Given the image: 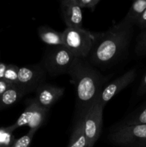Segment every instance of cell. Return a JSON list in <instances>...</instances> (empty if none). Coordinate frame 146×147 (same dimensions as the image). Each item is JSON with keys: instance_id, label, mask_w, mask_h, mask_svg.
<instances>
[{"instance_id": "6da1fadb", "label": "cell", "mask_w": 146, "mask_h": 147, "mask_svg": "<svg viewBox=\"0 0 146 147\" xmlns=\"http://www.w3.org/2000/svg\"><path fill=\"white\" fill-rule=\"evenodd\" d=\"M133 32V26L120 22L107 31L96 33L94 46L87 61L94 65L113 63L127 50Z\"/></svg>"}, {"instance_id": "7a4b0ae2", "label": "cell", "mask_w": 146, "mask_h": 147, "mask_svg": "<svg viewBox=\"0 0 146 147\" xmlns=\"http://www.w3.org/2000/svg\"><path fill=\"white\" fill-rule=\"evenodd\" d=\"M68 74L77 94L78 116L97 101L106 78L87 60L77 59Z\"/></svg>"}, {"instance_id": "3957f363", "label": "cell", "mask_w": 146, "mask_h": 147, "mask_svg": "<svg viewBox=\"0 0 146 147\" xmlns=\"http://www.w3.org/2000/svg\"><path fill=\"white\" fill-rule=\"evenodd\" d=\"M96 33L83 28L67 27L62 32L63 45L77 59L87 60L94 46Z\"/></svg>"}, {"instance_id": "277c9868", "label": "cell", "mask_w": 146, "mask_h": 147, "mask_svg": "<svg viewBox=\"0 0 146 147\" xmlns=\"http://www.w3.org/2000/svg\"><path fill=\"white\" fill-rule=\"evenodd\" d=\"M77 60V57L64 45L52 46L47 49L44 55L42 67L52 76L68 74Z\"/></svg>"}, {"instance_id": "5b68a950", "label": "cell", "mask_w": 146, "mask_h": 147, "mask_svg": "<svg viewBox=\"0 0 146 147\" xmlns=\"http://www.w3.org/2000/svg\"><path fill=\"white\" fill-rule=\"evenodd\" d=\"M112 144L123 147H146V124L127 126L120 123L108 135Z\"/></svg>"}, {"instance_id": "8992f818", "label": "cell", "mask_w": 146, "mask_h": 147, "mask_svg": "<svg viewBox=\"0 0 146 147\" xmlns=\"http://www.w3.org/2000/svg\"><path fill=\"white\" fill-rule=\"evenodd\" d=\"M26 107L17 121L8 126L13 132L17 129L27 126L30 131L36 132L44 123L49 110L39 105L34 98L28 99L25 101Z\"/></svg>"}, {"instance_id": "52a82bcc", "label": "cell", "mask_w": 146, "mask_h": 147, "mask_svg": "<svg viewBox=\"0 0 146 147\" xmlns=\"http://www.w3.org/2000/svg\"><path fill=\"white\" fill-rule=\"evenodd\" d=\"M104 106L98 101L92 105L81 116L83 129L87 141V147H93L100 138L102 129V113Z\"/></svg>"}, {"instance_id": "ba28073f", "label": "cell", "mask_w": 146, "mask_h": 147, "mask_svg": "<svg viewBox=\"0 0 146 147\" xmlns=\"http://www.w3.org/2000/svg\"><path fill=\"white\" fill-rule=\"evenodd\" d=\"M46 71L42 65L24 66L19 69L18 85L27 93L35 91L41 85L45 83Z\"/></svg>"}, {"instance_id": "9c48e42d", "label": "cell", "mask_w": 146, "mask_h": 147, "mask_svg": "<svg viewBox=\"0 0 146 147\" xmlns=\"http://www.w3.org/2000/svg\"><path fill=\"white\" fill-rule=\"evenodd\" d=\"M137 73L135 69L128 70L121 76L115 79L112 82L103 87L100 93L97 101L102 106H105L113 97L118 94L121 90L127 88L135 79Z\"/></svg>"}, {"instance_id": "30bf717a", "label": "cell", "mask_w": 146, "mask_h": 147, "mask_svg": "<svg viewBox=\"0 0 146 147\" xmlns=\"http://www.w3.org/2000/svg\"><path fill=\"white\" fill-rule=\"evenodd\" d=\"M64 92V88L44 83L35 90L36 96L34 99L40 106L50 110V108L63 96Z\"/></svg>"}, {"instance_id": "8fae6325", "label": "cell", "mask_w": 146, "mask_h": 147, "mask_svg": "<svg viewBox=\"0 0 146 147\" xmlns=\"http://www.w3.org/2000/svg\"><path fill=\"white\" fill-rule=\"evenodd\" d=\"M62 17L67 27L82 28V11L74 0H64L60 2Z\"/></svg>"}, {"instance_id": "7c38bea8", "label": "cell", "mask_w": 146, "mask_h": 147, "mask_svg": "<svg viewBox=\"0 0 146 147\" xmlns=\"http://www.w3.org/2000/svg\"><path fill=\"white\" fill-rule=\"evenodd\" d=\"M27 94L24 88L19 85H13L0 97V110L15 104Z\"/></svg>"}, {"instance_id": "4fadbf2b", "label": "cell", "mask_w": 146, "mask_h": 147, "mask_svg": "<svg viewBox=\"0 0 146 147\" xmlns=\"http://www.w3.org/2000/svg\"><path fill=\"white\" fill-rule=\"evenodd\" d=\"M37 30L42 41L50 47L63 45L62 32H59L47 26H42Z\"/></svg>"}, {"instance_id": "5bb4252c", "label": "cell", "mask_w": 146, "mask_h": 147, "mask_svg": "<svg viewBox=\"0 0 146 147\" xmlns=\"http://www.w3.org/2000/svg\"><path fill=\"white\" fill-rule=\"evenodd\" d=\"M67 147H87V141L83 129L82 117H77Z\"/></svg>"}, {"instance_id": "9a60e30c", "label": "cell", "mask_w": 146, "mask_h": 147, "mask_svg": "<svg viewBox=\"0 0 146 147\" xmlns=\"http://www.w3.org/2000/svg\"><path fill=\"white\" fill-rule=\"evenodd\" d=\"M146 9V0H137L134 1L122 22L125 24H137L139 19Z\"/></svg>"}, {"instance_id": "2e32d148", "label": "cell", "mask_w": 146, "mask_h": 147, "mask_svg": "<svg viewBox=\"0 0 146 147\" xmlns=\"http://www.w3.org/2000/svg\"><path fill=\"white\" fill-rule=\"evenodd\" d=\"M121 124L127 126L146 124V103L138 110L127 116Z\"/></svg>"}, {"instance_id": "e0dca14e", "label": "cell", "mask_w": 146, "mask_h": 147, "mask_svg": "<svg viewBox=\"0 0 146 147\" xmlns=\"http://www.w3.org/2000/svg\"><path fill=\"white\" fill-rule=\"evenodd\" d=\"M19 67L13 64H8L4 76V80L11 85H18V73Z\"/></svg>"}, {"instance_id": "ac0fdd59", "label": "cell", "mask_w": 146, "mask_h": 147, "mask_svg": "<svg viewBox=\"0 0 146 147\" xmlns=\"http://www.w3.org/2000/svg\"><path fill=\"white\" fill-rule=\"evenodd\" d=\"M13 131L9 127L0 128V147H9L15 142Z\"/></svg>"}, {"instance_id": "d6986e66", "label": "cell", "mask_w": 146, "mask_h": 147, "mask_svg": "<svg viewBox=\"0 0 146 147\" xmlns=\"http://www.w3.org/2000/svg\"><path fill=\"white\" fill-rule=\"evenodd\" d=\"M135 52L137 56H143L146 55V30H142L137 37Z\"/></svg>"}, {"instance_id": "ffe728a7", "label": "cell", "mask_w": 146, "mask_h": 147, "mask_svg": "<svg viewBox=\"0 0 146 147\" xmlns=\"http://www.w3.org/2000/svg\"><path fill=\"white\" fill-rule=\"evenodd\" d=\"M35 132L29 130L27 134L24 135L21 137L15 140V142L9 147H29L31 143Z\"/></svg>"}, {"instance_id": "44dd1931", "label": "cell", "mask_w": 146, "mask_h": 147, "mask_svg": "<svg viewBox=\"0 0 146 147\" xmlns=\"http://www.w3.org/2000/svg\"><path fill=\"white\" fill-rule=\"evenodd\" d=\"M74 3L81 9H89L93 11L97 4L100 3V0H74Z\"/></svg>"}, {"instance_id": "7402d4cb", "label": "cell", "mask_w": 146, "mask_h": 147, "mask_svg": "<svg viewBox=\"0 0 146 147\" xmlns=\"http://www.w3.org/2000/svg\"><path fill=\"white\" fill-rule=\"evenodd\" d=\"M145 93H146V73L142 78L138 90H137V94L139 96H143Z\"/></svg>"}, {"instance_id": "603a6c76", "label": "cell", "mask_w": 146, "mask_h": 147, "mask_svg": "<svg viewBox=\"0 0 146 147\" xmlns=\"http://www.w3.org/2000/svg\"><path fill=\"white\" fill-rule=\"evenodd\" d=\"M11 86H13V85L10 84L9 83H8V82H7L6 80H4V79L0 80V97H1V95H2L6 90H8Z\"/></svg>"}, {"instance_id": "cb8c5ba5", "label": "cell", "mask_w": 146, "mask_h": 147, "mask_svg": "<svg viewBox=\"0 0 146 147\" xmlns=\"http://www.w3.org/2000/svg\"><path fill=\"white\" fill-rule=\"evenodd\" d=\"M137 25L142 30H146V9L143 13L140 18L139 19L138 22H137Z\"/></svg>"}, {"instance_id": "d4e9b609", "label": "cell", "mask_w": 146, "mask_h": 147, "mask_svg": "<svg viewBox=\"0 0 146 147\" xmlns=\"http://www.w3.org/2000/svg\"><path fill=\"white\" fill-rule=\"evenodd\" d=\"M7 67V64L0 62V80L4 78V73Z\"/></svg>"}]
</instances>
